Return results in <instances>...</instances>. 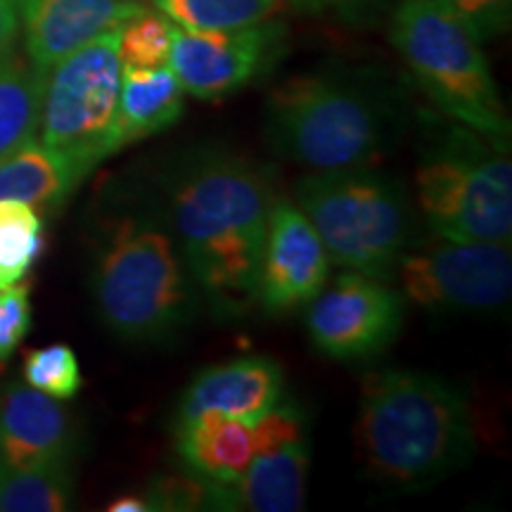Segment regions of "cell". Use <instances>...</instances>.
Returning a JSON list of instances; mask_svg holds the SVG:
<instances>
[{"instance_id":"6da1fadb","label":"cell","mask_w":512,"mask_h":512,"mask_svg":"<svg viewBox=\"0 0 512 512\" xmlns=\"http://www.w3.org/2000/svg\"><path fill=\"white\" fill-rule=\"evenodd\" d=\"M202 304L221 320L256 309L261 249L275 200L264 164L226 145H192L150 176Z\"/></svg>"},{"instance_id":"7a4b0ae2","label":"cell","mask_w":512,"mask_h":512,"mask_svg":"<svg viewBox=\"0 0 512 512\" xmlns=\"http://www.w3.org/2000/svg\"><path fill=\"white\" fill-rule=\"evenodd\" d=\"M88 285L100 323L119 342L162 347L195 323L202 294L150 176L121 178L100 197Z\"/></svg>"},{"instance_id":"3957f363","label":"cell","mask_w":512,"mask_h":512,"mask_svg":"<svg viewBox=\"0 0 512 512\" xmlns=\"http://www.w3.org/2000/svg\"><path fill=\"white\" fill-rule=\"evenodd\" d=\"M356 446L368 475L392 489H420L475 456L472 408L463 387L437 373L387 368L363 380Z\"/></svg>"},{"instance_id":"277c9868","label":"cell","mask_w":512,"mask_h":512,"mask_svg":"<svg viewBox=\"0 0 512 512\" xmlns=\"http://www.w3.org/2000/svg\"><path fill=\"white\" fill-rule=\"evenodd\" d=\"M266 140L309 171L373 166L401 133L392 88L368 72L325 69L280 83L266 100Z\"/></svg>"},{"instance_id":"5b68a950","label":"cell","mask_w":512,"mask_h":512,"mask_svg":"<svg viewBox=\"0 0 512 512\" xmlns=\"http://www.w3.org/2000/svg\"><path fill=\"white\" fill-rule=\"evenodd\" d=\"M294 204L316 228L332 264L389 283L415 238V207L399 178L373 166L309 171Z\"/></svg>"},{"instance_id":"8992f818","label":"cell","mask_w":512,"mask_h":512,"mask_svg":"<svg viewBox=\"0 0 512 512\" xmlns=\"http://www.w3.org/2000/svg\"><path fill=\"white\" fill-rule=\"evenodd\" d=\"M510 147L458 121L439 126L422 145L415 200L432 235L448 240L510 242Z\"/></svg>"},{"instance_id":"52a82bcc","label":"cell","mask_w":512,"mask_h":512,"mask_svg":"<svg viewBox=\"0 0 512 512\" xmlns=\"http://www.w3.org/2000/svg\"><path fill=\"white\" fill-rule=\"evenodd\" d=\"M392 43L408 72L453 121L510 147V117L482 41L434 0H399Z\"/></svg>"},{"instance_id":"ba28073f","label":"cell","mask_w":512,"mask_h":512,"mask_svg":"<svg viewBox=\"0 0 512 512\" xmlns=\"http://www.w3.org/2000/svg\"><path fill=\"white\" fill-rule=\"evenodd\" d=\"M119 29L93 38L43 76L36 138L88 171L114 155V121L124 72Z\"/></svg>"},{"instance_id":"9c48e42d","label":"cell","mask_w":512,"mask_h":512,"mask_svg":"<svg viewBox=\"0 0 512 512\" xmlns=\"http://www.w3.org/2000/svg\"><path fill=\"white\" fill-rule=\"evenodd\" d=\"M396 275L403 299L441 316H477L508 306L512 294L510 242L448 240L413 242Z\"/></svg>"},{"instance_id":"30bf717a","label":"cell","mask_w":512,"mask_h":512,"mask_svg":"<svg viewBox=\"0 0 512 512\" xmlns=\"http://www.w3.org/2000/svg\"><path fill=\"white\" fill-rule=\"evenodd\" d=\"M406 299L389 283L344 271L306 304V332L320 356L339 363L370 361L394 344Z\"/></svg>"},{"instance_id":"8fae6325","label":"cell","mask_w":512,"mask_h":512,"mask_svg":"<svg viewBox=\"0 0 512 512\" xmlns=\"http://www.w3.org/2000/svg\"><path fill=\"white\" fill-rule=\"evenodd\" d=\"M287 50V27L266 19L240 29H178L169 67L183 91L200 100H221L252 86Z\"/></svg>"},{"instance_id":"7c38bea8","label":"cell","mask_w":512,"mask_h":512,"mask_svg":"<svg viewBox=\"0 0 512 512\" xmlns=\"http://www.w3.org/2000/svg\"><path fill=\"white\" fill-rule=\"evenodd\" d=\"M330 280V256L304 211L275 197L261 249L256 304L278 318L302 309Z\"/></svg>"},{"instance_id":"4fadbf2b","label":"cell","mask_w":512,"mask_h":512,"mask_svg":"<svg viewBox=\"0 0 512 512\" xmlns=\"http://www.w3.org/2000/svg\"><path fill=\"white\" fill-rule=\"evenodd\" d=\"M79 422L60 401L22 382L0 384V467L74 465Z\"/></svg>"},{"instance_id":"5bb4252c","label":"cell","mask_w":512,"mask_h":512,"mask_svg":"<svg viewBox=\"0 0 512 512\" xmlns=\"http://www.w3.org/2000/svg\"><path fill=\"white\" fill-rule=\"evenodd\" d=\"M145 10L140 0H19L27 60L46 76L57 62Z\"/></svg>"},{"instance_id":"9a60e30c","label":"cell","mask_w":512,"mask_h":512,"mask_svg":"<svg viewBox=\"0 0 512 512\" xmlns=\"http://www.w3.org/2000/svg\"><path fill=\"white\" fill-rule=\"evenodd\" d=\"M285 396V370L275 358L245 356L202 370L176 406L174 427L204 411L254 422Z\"/></svg>"},{"instance_id":"2e32d148","label":"cell","mask_w":512,"mask_h":512,"mask_svg":"<svg viewBox=\"0 0 512 512\" xmlns=\"http://www.w3.org/2000/svg\"><path fill=\"white\" fill-rule=\"evenodd\" d=\"M309 437L259 453L235 482H204V510L297 512L306 503Z\"/></svg>"},{"instance_id":"e0dca14e","label":"cell","mask_w":512,"mask_h":512,"mask_svg":"<svg viewBox=\"0 0 512 512\" xmlns=\"http://www.w3.org/2000/svg\"><path fill=\"white\" fill-rule=\"evenodd\" d=\"M174 430L183 470L202 482H235L254 458V430L247 420L204 411Z\"/></svg>"},{"instance_id":"ac0fdd59","label":"cell","mask_w":512,"mask_h":512,"mask_svg":"<svg viewBox=\"0 0 512 512\" xmlns=\"http://www.w3.org/2000/svg\"><path fill=\"white\" fill-rule=\"evenodd\" d=\"M183 112L185 91L169 64L152 69L124 67L114 121V155L176 126Z\"/></svg>"},{"instance_id":"d6986e66","label":"cell","mask_w":512,"mask_h":512,"mask_svg":"<svg viewBox=\"0 0 512 512\" xmlns=\"http://www.w3.org/2000/svg\"><path fill=\"white\" fill-rule=\"evenodd\" d=\"M91 171L60 150L31 140L0 162V202L22 200L46 211L60 209Z\"/></svg>"},{"instance_id":"ffe728a7","label":"cell","mask_w":512,"mask_h":512,"mask_svg":"<svg viewBox=\"0 0 512 512\" xmlns=\"http://www.w3.org/2000/svg\"><path fill=\"white\" fill-rule=\"evenodd\" d=\"M43 74L12 53L0 62V162L38 136Z\"/></svg>"},{"instance_id":"44dd1931","label":"cell","mask_w":512,"mask_h":512,"mask_svg":"<svg viewBox=\"0 0 512 512\" xmlns=\"http://www.w3.org/2000/svg\"><path fill=\"white\" fill-rule=\"evenodd\" d=\"M74 465L0 467V512H62L72 508Z\"/></svg>"},{"instance_id":"7402d4cb","label":"cell","mask_w":512,"mask_h":512,"mask_svg":"<svg viewBox=\"0 0 512 512\" xmlns=\"http://www.w3.org/2000/svg\"><path fill=\"white\" fill-rule=\"evenodd\" d=\"M46 249V223L34 204L0 202V290L27 278Z\"/></svg>"},{"instance_id":"603a6c76","label":"cell","mask_w":512,"mask_h":512,"mask_svg":"<svg viewBox=\"0 0 512 512\" xmlns=\"http://www.w3.org/2000/svg\"><path fill=\"white\" fill-rule=\"evenodd\" d=\"M178 29H240L273 19L287 0H152Z\"/></svg>"},{"instance_id":"cb8c5ba5","label":"cell","mask_w":512,"mask_h":512,"mask_svg":"<svg viewBox=\"0 0 512 512\" xmlns=\"http://www.w3.org/2000/svg\"><path fill=\"white\" fill-rule=\"evenodd\" d=\"M176 24L162 12L143 10L119 29V57L124 67L152 69L169 64Z\"/></svg>"},{"instance_id":"d4e9b609","label":"cell","mask_w":512,"mask_h":512,"mask_svg":"<svg viewBox=\"0 0 512 512\" xmlns=\"http://www.w3.org/2000/svg\"><path fill=\"white\" fill-rule=\"evenodd\" d=\"M22 377L24 384L57 401L74 399L83 387L79 358L69 344H48V347L31 349L24 356Z\"/></svg>"},{"instance_id":"484cf974","label":"cell","mask_w":512,"mask_h":512,"mask_svg":"<svg viewBox=\"0 0 512 512\" xmlns=\"http://www.w3.org/2000/svg\"><path fill=\"white\" fill-rule=\"evenodd\" d=\"M460 19L479 41L505 34L512 22V0H434Z\"/></svg>"},{"instance_id":"4316f807","label":"cell","mask_w":512,"mask_h":512,"mask_svg":"<svg viewBox=\"0 0 512 512\" xmlns=\"http://www.w3.org/2000/svg\"><path fill=\"white\" fill-rule=\"evenodd\" d=\"M31 287L10 285L0 290V366L10 361L31 330Z\"/></svg>"},{"instance_id":"83f0119b","label":"cell","mask_w":512,"mask_h":512,"mask_svg":"<svg viewBox=\"0 0 512 512\" xmlns=\"http://www.w3.org/2000/svg\"><path fill=\"white\" fill-rule=\"evenodd\" d=\"M392 0H287V8L311 17H332L347 24L370 22Z\"/></svg>"},{"instance_id":"f1b7e54d","label":"cell","mask_w":512,"mask_h":512,"mask_svg":"<svg viewBox=\"0 0 512 512\" xmlns=\"http://www.w3.org/2000/svg\"><path fill=\"white\" fill-rule=\"evenodd\" d=\"M19 36V0H0V62L15 53Z\"/></svg>"},{"instance_id":"f546056e","label":"cell","mask_w":512,"mask_h":512,"mask_svg":"<svg viewBox=\"0 0 512 512\" xmlns=\"http://www.w3.org/2000/svg\"><path fill=\"white\" fill-rule=\"evenodd\" d=\"M107 512H150V505H147L143 494H124L112 498Z\"/></svg>"},{"instance_id":"4dcf8cb0","label":"cell","mask_w":512,"mask_h":512,"mask_svg":"<svg viewBox=\"0 0 512 512\" xmlns=\"http://www.w3.org/2000/svg\"><path fill=\"white\" fill-rule=\"evenodd\" d=\"M140 3H143V0H140Z\"/></svg>"}]
</instances>
